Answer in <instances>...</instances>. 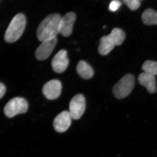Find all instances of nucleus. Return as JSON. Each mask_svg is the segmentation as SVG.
Returning a JSON list of instances; mask_svg holds the SVG:
<instances>
[{"label": "nucleus", "mask_w": 157, "mask_h": 157, "mask_svg": "<svg viewBox=\"0 0 157 157\" xmlns=\"http://www.w3.org/2000/svg\"><path fill=\"white\" fill-rule=\"evenodd\" d=\"M61 18L58 14H52L45 17L38 26L37 37L41 42L56 37L59 33V23Z\"/></svg>", "instance_id": "1"}, {"label": "nucleus", "mask_w": 157, "mask_h": 157, "mask_svg": "<svg viewBox=\"0 0 157 157\" xmlns=\"http://www.w3.org/2000/svg\"><path fill=\"white\" fill-rule=\"evenodd\" d=\"M26 20L23 14H16L10 22L5 34V41L13 43L21 36L25 29Z\"/></svg>", "instance_id": "2"}, {"label": "nucleus", "mask_w": 157, "mask_h": 157, "mask_svg": "<svg viewBox=\"0 0 157 157\" xmlns=\"http://www.w3.org/2000/svg\"><path fill=\"white\" fill-rule=\"evenodd\" d=\"M135 84V78L131 74L124 76L113 88V92L117 99H123L128 97L132 92Z\"/></svg>", "instance_id": "3"}, {"label": "nucleus", "mask_w": 157, "mask_h": 157, "mask_svg": "<svg viewBox=\"0 0 157 157\" xmlns=\"http://www.w3.org/2000/svg\"><path fill=\"white\" fill-rule=\"evenodd\" d=\"M28 103L24 98L16 97L12 98L4 108L5 115L12 118L18 114L25 113L28 109Z\"/></svg>", "instance_id": "4"}, {"label": "nucleus", "mask_w": 157, "mask_h": 157, "mask_svg": "<svg viewBox=\"0 0 157 157\" xmlns=\"http://www.w3.org/2000/svg\"><path fill=\"white\" fill-rule=\"evenodd\" d=\"M86 109V100L84 96L78 94L71 100L69 105V112L72 119L78 120L81 117Z\"/></svg>", "instance_id": "5"}, {"label": "nucleus", "mask_w": 157, "mask_h": 157, "mask_svg": "<svg viewBox=\"0 0 157 157\" xmlns=\"http://www.w3.org/2000/svg\"><path fill=\"white\" fill-rule=\"evenodd\" d=\"M57 42L56 37L42 42L35 52V56L37 59L43 61L48 58L55 47Z\"/></svg>", "instance_id": "6"}, {"label": "nucleus", "mask_w": 157, "mask_h": 157, "mask_svg": "<svg viewBox=\"0 0 157 157\" xmlns=\"http://www.w3.org/2000/svg\"><path fill=\"white\" fill-rule=\"evenodd\" d=\"M62 89L61 82L57 79H53L44 85L42 88V93L46 99L55 100L60 95Z\"/></svg>", "instance_id": "7"}, {"label": "nucleus", "mask_w": 157, "mask_h": 157, "mask_svg": "<svg viewBox=\"0 0 157 157\" xmlns=\"http://www.w3.org/2000/svg\"><path fill=\"white\" fill-rule=\"evenodd\" d=\"M69 63L67 51L62 49L54 57L52 61V67L55 72L61 73L66 70Z\"/></svg>", "instance_id": "8"}, {"label": "nucleus", "mask_w": 157, "mask_h": 157, "mask_svg": "<svg viewBox=\"0 0 157 157\" xmlns=\"http://www.w3.org/2000/svg\"><path fill=\"white\" fill-rule=\"evenodd\" d=\"M72 119L69 111H63L60 113L53 121V127L55 131L59 133L66 132L71 125Z\"/></svg>", "instance_id": "9"}, {"label": "nucleus", "mask_w": 157, "mask_h": 157, "mask_svg": "<svg viewBox=\"0 0 157 157\" xmlns=\"http://www.w3.org/2000/svg\"><path fill=\"white\" fill-rule=\"evenodd\" d=\"M76 19V14L72 12L67 13L61 17L59 23V33L62 36L68 37L71 35Z\"/></svg>", "instance_id": "10"}, {"label": "nucleus", "mask_w": 157, "mask_h": 157, "mask_svg": "<svg viewBox=\"0 0 157 157\" xmlns=\"http://www.w3.org/2000/svg\"><path fill=\"white\" fill-rule=\"evenodd\" d=\"M138 81L141 85L144 86L151 94L155 93L157 90L156 81L155 76L143 72L138 77Z\"/></svg>", "instance_id": "11"}, {"label": "nucleus", "mask_w": 157, "mask_h": 157, "mask_svg": "<svg viewBox=\"0 0 157 157\" xmlns=\"http://www.w3.org/2000/svg\"><path fill=\"white\" fill-rule=\"evenodd\" d=\"M115 43L108 36L102 37L100 40L98 52L102 56H106L115 46Z\"/></svg>", "instance_id": "12"}, {"label": "nucleus", "mask_w": 157, "mask_h": 157, "mask_svg": "<svg viewBox=\"0 0 157 157\" xmlns=\"http://www.w3.org/2000/svg\"><path fill=\"white\" fill-rule=\"evenodd\" d=\"M76 71L79 76L85 79H90L94 76L92 68L84 61L78 62L76 66Z\"/></svg>", "instance_id": "13"}, {"label": "nucleus", "mask_w": 157, "mask_h": 157, "mask_svg": "<svg viewBox=\"0 0 157 157\" xmlns=\"http://www.w3.org/2000/svg\"><path fill=\"white\" fill-rule=\"evenodd\" d=\"M141 18L147 25H157V11L153 9H146L142 13Z\"/></svg>", "instance_id": "14"}, {"label": "nucleus", "mask_w": 157, "mask_h": 157, "mask_svg": "<svg viewBox=\"0 0 157 157\" xmlns=\"http://www.w3.org/2000/svg\"><path fill=\"white\" fill-rule=\"evenodd\" d=\"M108 36L112 39L116 45H121L125 38L124 32L121 29L117 28L113 29Z\"/></svg>", "instance_id": "15"}, {"label": "nucleus", "mask_w": 157, "mask_h": 157, "mask_svg": "<svg viewBox=\"0 0 157 157\" xmlns=\"http://www.w3.org/2000/svg\"><path fill=\"white\" fill-rule=\"evenodd\" d=\"M142 69L145 73L154 76L157 75V62L147 60L142 65Z\"/></svg>", "instance_id": "16"}, {"label": "nucleus", "mask_w": 157, "mask_h": 157, "mask_svg": "<svg viewBox=\"0 0 157 157\" xmlns=\"http://www.w3.org/2000/svg\"><path fill=\"white\" fill-rule=\"evenodd\" d=\"M122 1L132 11H136L140 6L139 0H122Z\"/></svg>", "instance_id": "17"}, {"label": "nucleus", "mask_w": 157, "mask_h": 157, "mask_svg": "<svg viewBox=\"0 0 157 157\" xmlns=\"http://www.w3.org/2000/svg\"><path fill=\"white\" fill-rule=\"evenodd\" d=\"M121 5L122 3L119 0H112L109 5V10L113 12L117 11Z\"/></svg>", "instance_id": "18"}, {"label": "nucleus", "mask_w": 157, "mask_h": 157, "mask_svg": "<svg viewBox=\"0 0 157 157\" xmlns=\"http://www.w3.org/2000/svg\"><path fill=\"white\" fill-rule=\"evenodd\" d=\"M6 87L3 83L0 82V99H1L6 92Z\"/></svg>", "instance_id": "19"}, {"label": "nucleus", "mask_w": 157, "mask_h": 157, "mask_svg": "<svg viewBox=\"0 0 157 157\" xmlns=\"http://www.w3.org/2000/svg\"><path fill=\"white\" fill-rule=\"evenodd\" d=\"M140 1H143V0H139Z\"/></svg>", "instance_id": "20"}]
</instances>
